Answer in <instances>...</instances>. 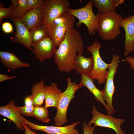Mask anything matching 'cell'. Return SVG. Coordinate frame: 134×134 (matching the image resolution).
<instances>
[{
    "label": "cell",
    "instance_id": "cell-18",
    "mask_svg": "<svg viewBox=\"0 0 134 134\" xmlns=\"http://www.w3.org/2000/svg\"><path fill=\"white\" fill-rule=\"evenodd\" d=\"M94 66V60L92 56L86 57L81 55L77 54L75 59L74 68L78 73L89 76Z\"/></svg>",
    "mask_w": 134,
    "mask_h": 134
},
{
    "label": "cell",
    "instance_id": "cell-29",
    "mask_svg": "<svg viewBox=\"0 0 134 134\" xmlns=\"http://www.w3.org/2000/svg\"><path fill=\"white\" fill-rule=\"evenodd\" d=\"M2 31L5 33H9L13 32V29L12 24L9 22H4L2 25Z\"/></svg>",
    "mask_w": 134,
    "mask_h": 134
},
{
    "label": "cell",
    "instance_id": "cell-22",
    "mask_svg": "<svg viewBox=\"0 0 134 134\" xmlns=\"http://www.w3.org/2000/svg\"><path fill=\"white\" fill-rule=\"evenodd\" d=\"M12 11L11 18L21 19L29 11L28 0H11L9 6Z\"/></svg>",
    "mask_w": 134,
    "mask_h": 134
},
{
    "label": "cell",
    "instance_id": "cell-17",
    "mask_svg": "<svg viewBox=\"0 0 134 134\" xmlns=\"http://www.w3.org/2000/svg\"><path fill=\"white\" fill-rule=\"evenodd\" d=\"M45 106L57 108L60 96L62 93L56 83H52L50 85L45 86Z\"/></svg>",
    "mask_w": 134,
    "mask_h": 134
},
{
    "label": "cell",
    "instance_id": "cell-12",
    "mask_svg": "<svg viewBox=\"0 0 134 134\" xmlns=\"http://www.w3.org/2000/svg\"><path fill=\"white\" fill-rule=\"evenodd\" d=\"M120 26L125 32L124 55L126 56L134 51V14L123 19Z\"/></svg>",
    "mask_w": 134,
    "mask_h": 134
},
{
    "label": "cell",
    "instance_id": "cell-24",
    "mask_svg": "<svg viewBox=\"0 0 134 134\" xmlns=\"http://www.w3.org/2000/svg\"><path fill=\"white\" fill-rule=\"evenodd\" d=\"M47 108L45 106H35L33 117L44 123L49 122L50 120Z\"/></svg>",
    "mask_w": 134,
    "mask_h": 134
},
{
    "label": "cell",
    "instance_id": "cell-6",
    "mask_svg": "<svg viewBox=\"0 0 134 134\" xmlns=\"http://www.w3.org/2000/svg\"><path fill=\"white\" fill-rule=\"evenodd\" d=\"M101 45L100 42L95 41L92 45L86 47L87 51L92 54L94 60L93 69L89 76L98 81L99 85L105 82L110 64L105 62L101 58L100 50Z\"/></svg>",
    "mask_w": 134,
    "mask_h": 134
},
{
    "label": "cell",
    "instance_id": "cell-25",
    "mask_svg": "<svg viewBox=\"0 0 134 134\" xmlns=\"http://www.w3.org/2000/svg\"><path fill=\"white\" fill-rule=\"evenodd\" d=\"M35 106L33 103L26 104L22 106H16L18 111L21 115L27 117H33Z\"/></svg>",
    "mask_w": 134,
    "mask_h": 134
},
{
    "label": "cell",
    "instance_id": "cell-8",
    "mask_svg": "<svg viewBox=\"0 0 134 134\" xmlns=\"http://www.w3.org/2000/svg\"><path fill=\"white\" fill-rule=\"evenodd\" d=\"M120 58V56L118 55L115 54L113 55L108 68L105 85L103 89L102 90L103 98L107 103L108 108L107 114L109 115H111L115 112L112 102L115 88L114 83V78L119 65Z\"/></svg>",
    "mask_w": 134,
    "mask_h": 134
},
{
    "label": "cell",
    "instance_id": "cell-21",
    "mask_svg": "<svg viewBox=\"0 0 134 134\" xmlns=\"http://www.w3.org/2000/svg\"><path fill=\"white\" fill-rule=\"evenodd\" d=\"M45 85L43 79L34 84L31 90L32 94L30 95L33 103L35 106H41L45 99Z\"/></svg>",
    "mask_w": 134,
    "mask_h": 134
},
{
    "label": "cell",
    "instance_id": "cell-19",
    "mask_svg": "<svg viewBox=\"0 0 134 134\" xmlns=\"http://www.w3.org/2000/svg\"><path fill=\"white\" fill-rule=\"evenodd\" d=\"M94 82V79L89 76L82 74L79 84L82 86L86 87L94 95L96 99L103 105L107 111V105L103 98L102 90H99L97 87Z\"/></svg>",
    "mask_w": 134,
    "mask_h": 134
},
{
    "label": "cell",
    "instance_id": "cell-32",
    "mask_svg": "<svg viewBox=\"0 0 134 134\" xmlns=\"http://www.w3.org/2000/svg\"><path fill=\"white\" fill-rule=\"evenodd\" d=\"M22 125L25 130L24 133L25 134H39L32 131L28 125L24 124H22Z\"/></svg>",
    "mask_w": 134,
    "mask_h": 134
},
{
    "label": "cell",
    "instance_id": "cell-30",
    "mask_svg": "<svg viewBox=\"0 0 134 134\" xmlns=\"http://www.w3.org/2000/svg\"><path fill=\"white\" fill-rule=\"evenodd\" d=\"M10 75L9 74L5 75L0 74V82H1L7 80L14 79L17 77L16 75L8 76Z\"/></svg>",
    "mask_w": 134,
    "mask_h": 134
},
{
    "label": "cell",
    "instance_id": "cell-2",
    "mask_svg": "<svg viewBox=\"0 0 134 134\" xmlns=\"http://www.w3.org/2000/svg\"><path fill=\"white\" fill-rule=\"evenodd\" d=\"M123 18L116 11L101 14L100 15L98 32L103 39L112 40L121 33L120 28Z\"/></svg>",
    "mask_w": 134,
    "mask_h": 134
},
{
    "label": "cell",
    "instance_id": "cell-16",
    "mask_svg": "<svg viewBox=\"0 0 134 134\" xmlns=\"http://www.w3.org/2000/svg\"><path fill=\"white\" fill-rule=\"evenodd\" d=\"M42 8L29 10L20 20L30 31L42 24L43 19Z\"/></svg>",
    "mask_w": 134,
    "mask_h": 134
},
{
    "label": "cell",
    "instance_id": "cell-9",
    "mask_svg": "<svg viewBox=\"0 0 134 134\" xmlns=\"http://www.w3.org/2000/svg\"><path fill=\"white\" fill-rule=\"evenodd\" d=\"M91 113L92 118L88 124L91 126L94 124L95 126L108 128L113 130L116 134H125L122 130L121 125L125 121L124 119H117L111 115H105L100 112L95 105L93 106Z\"/></svg>",
    "mask_w": 134,
    "mask_h": 134
},
{
    "label": "cell",
    "instance_id": "cell-3",
    "mask_svg": "<svg viewBox=\"0 0 134 134\" xmlns=\"http://www.w3.org/2000/svg\"><path fill=\"white\" fill-rule=\"evenodd\" d=\"M67 86L66 90L61 93L57 108L56 115L53 121L56 126L62 127L67 122V109L69 104L75 98L76 92L83 86L79 84H76L72 82L69 77L67 79Z\"/></svg>",
    "mask_w": 134,
    "mask_h": 134
},
{
    "label": "cell",
    "instance_id": "cell-27",
    "mask_svg": "<svg viewBox=\"0 0 134 134\" xmlns=\"http://www.w3.org/2000/svg\"><path fill=\"white\" fill-rule=\"evenodd\" d=\"M12 10L9 7L5 8L0 6V22L4 18H11Z\"/></svg>",
    "mask_w": 134,
    "mask_h": 134
},
{
    "label": "cell",
    "instance_id": "cell-15",
    "mask_svg": "<svg viewBox=\"0 0 134 134\" xmlns=\"http://www.w3.org/2000/svg\"><path fill=\"white\" fill-rule=\"evenodd\" d=\"M0 60L2 65L6 68L15 70L22 67H29V64L21 61L13 53L7 51H0Z\"/></svg>",
    "mask_w": 134,
    "mask_h": 134
},
{
    "label": "cell",
    "instance_id": "cell-14",
    "mask_svg": "<svg viewBox=\"0 0 134 134\" xmlns=\"http://www.w3.org/2000/svg\"><path fill=\"white\" fill-rule=\"evenodd\" d=\"M0 114L13 122L17 129L24 130L22 124L24 122L25 118L17 109L14 100L7 104L0 107Z\"/></svg>",
    "mask_w": 134,
    "mask_h": 134
},
{
    "label": "cell",
    "instance_id": "cell-33",
    "mask_svg": "<svg viewBox=\"0 0 134 134\" xmlns=\"http://www.w3.org/2000/svg\"><path fill=\"white\" fill-rule=\"evenodd\" d=\"M57 134H63L61 133H57Z\"/></svg>",
    "mask_w": 134,
    "mask_h": 134
},
{
    "label": "cell",
    "instance_id": "cell-11",
    "mask_svg": "<svg viewBox=\"0 0 134 134\" xmlns=\"http://www.w3.org/2000/svg\"><path fill=\"white\" fill-rule=\"evenodd\" d=\"M23 123L28 126L30 129L35 131L39 130L43 132L48 134H57L61 133L63 134H79V132L75 128L79 124V121L74 122L71 124L64 127L43 126L33 123L25 119Z\"/></svg>",
    "mask_w": 134,
    "mask_h": 134
},
{
    "label": "cell",
    "instance_id": "cell-23",
    "mask_svg": "<svg viewBox=\"0 0 134 134\" xmlns=\"http://www.w3.org/2000/svg\"><path fill=\"white\" fill-rule=\"evenodd\" d=\"M32 45L48 36V28L41 25L30 31Z\"/></svg>",
    "mask_w": 134,
    "mask_h": 134
},
{
    "label": "cell",
    "instance_id": "cell-5",
    "mask_svg": "<svg viewBox=\"0 0 134 134\" xmlns=\"http://www.w3.org/2000/svg\"><path fill=\"white\" fill-rule=\"evenodd\" d=\"M91 0H89L84 6L78 9L69 8L68 12L77 18L78 22L76 23L77 27L81 26L84 24L87 27L89 35H92L96 32H98L99 26V17L100 14L99 12L95 15L93 12Z\"/></svg>",
    "mask_w": 134,
    "mask_h": 134
},
{
    "label": "cell",
    "instance_id": "cell-28",
    "mask_svg": "<svg viewBox=\"0 0 134 134\" xmlns=\"http://www.w3.org/2000/svg\"><path fill=\"white\" fill-rule=\"evenodd\" d=\"M94 126L91 127L87 124L85 122L83 123V129L84 134H94V132L95 127Z\"/></svg>",
    "mask_w": 134,
    "mask_h": 134
},
{
    "label": "cell",
    "instance_id": "cell-26",
    "mask_svg": "<svg viewBox=\"0 0 134 134\" xmlns=\"http://www.w3.org/2000/svg\"><path fill=\"white\" fill-rule=\"evenodd\" d=\"M45 1L44 0H28L29 10L42 8Z\"/></svg>",
    "mask_w": 134,
    "mask_h": 134
},
{
    "label": "cell",
    "instance_id": "cell-13",
    "mask_svg": "<svg viewBox=\"0 0 134 134\" xmlns=\"http://www.w3.org/2000/svg\"><path fill=\"white\" fill-rule=\"evenodd\" d=\"M16 28V31L11 38L13 43H19L25 46L30 50L32 51V43L30 34L29 30L17 18H11Z\"/></svg>",
    "mask_w": 134,
    "mask_h": 134
},
{
    "label": "cell",
    "instance_id": "cell-7",
    "mask_svg": "<svg viewBox=\"0 0 134 134\" xmlns=\"http://www.w3.org/2000/svg\"><path fill=\"white\" fill-rule=\"evenodd\" d=\"M70 3L67 0H46L42 9L43 19L42 25L48 28L55 19L68 12Z\"/></svg>",
    "mask_w": 134,
    "mask_h": 134
},
{
    "label": "cell",
    "instance_id": "cell-20",
    "mask_svg": "<svg viewBox=\"0 0 134 134\" xmlns=\"http://www.w3.org/2000/svg\"><path fill=\"white\" fill-rule=\"evenodd\" d=\"M94 6L101 14L116 11V7L124 2V0H91Z\"/></svg>",
    "mask_w": 134,
    "mask_h": 134
},
{
    "label": "cell",
    "instance_id": "cell-1",
    "mask_svg": "<svg viewBox=\"0 0 134 134\" xmlns=\"http://www.w3.org/2000/svg\"><path fill=\"white\" fill-rule=\"evenodd\" d=\"M54 55V62L60 71L69 72L74 69L77 54H83L81 35L75 28L68 31Z\"/></svg>",
    "mask_w": 134,
    "mask_h": 134
},
{
    "label": "cell",
    "instance_id": "cell-10",
    "mask_svg": "<svg viewBox=\"0 0 134 134\" xmlns=\"http://www.w3.org/2000/svg\"><path fill=\"white\" fill-rule=\"evenodd\" d=\"M32 51L36 59L42 63L46 59H51L56 51L57 46L53 40L49 36L37 43L32 45Z\"/></svg>",
    "mask_w": 134,
    "mask_h": 134
},
{
    "label": "cell",
    "instance_id": "cell-4",
    "mask_svg": "<svg viewBox=\"0 0 134 134\" xmlns=\"http://www.w3.org/2000/svg\"><path fill=\"white\" fill-rule=\"evenodd\" d=\"M75 17L67 12L55 19L48 28V36L59 47L67 32L74 29Z\"/></svg>",
    "mask_w": 134,
    "mask_h": 134
},
{
    "label": "cell",
    "instance_id": "cell-31",
    "mask_svg": "<svg viewBox=\"0 0 134 134\" xmlns=\"http://www.w3.org/2000/svg\"><path fill=\"white\" fill-rule=\"evenodd\" d=\"M125 60L130 65L131 68L133 70L134 75V57L132 56L126 57Z\"/></svg>",
    "mask_w": 134,
    "mask_h": 134
}]
</instances>
